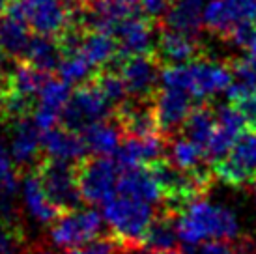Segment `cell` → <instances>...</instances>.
I'll return each mask as SVG.
<instances>
[{
  "label": "cell",
  "mask_w": 256,
  "mask_h": 254,
  "mask_svg": "<svg viewBox=\"0 0 256 254\" xmlns=\"http://www.w3.org/2000/svg\"><path fill=\"white\" fill-rule=\"evenodd\" d=\"M64 254H128V250L110 234V236H101L98 240L90 241L86 245H80L77 248L64 250Z\"/></svg>",
  "instance_id": "obj_33"
},
{
  "label": "cell",
  "mask_w": 256,
  "mask_h": 254,
  "mask_svg": "<svg viewBox=\"0 0 256 254\" xmlns=\"http://www.w3.org/2000/svg\"><path fill=\"white\" fill-rule=\"evenodd\" d=\"M34 170L40 174L47 194L60 212L66 213L72 210H78V206L82 202V194L78 189L75 164L45 157Z\"/></svg>",
  "instance_id": "obj_6"
},
{
  "label": "cell",
  "mask_w": 256,
  "mask_h": 254,
  "mask_svg": "<svg viewBox=\"0 0 256 254\" xmlns=\"http://www.w3.org/2000/svg\"><path fill=\"white\" fill-rule=\"evenodd\" d=\"M112 114H116V106L90 80L84 84H78L73 90L60 120L64 127L82 133L86 127L94 126L98 122L112 120L110 118Z\"/></svg>",
  "instance_id": "obj_4"
},
{
  "label": "cell",
  "mask_w": 256,
  "mask_h": 254,
  "mask_svg": "<svg viewBox=\"0 0 256 254\" xmlns=\"http://www.w3.org/2000/svg\"><path fill=\"white\" fill-rule=\"evenodd\" d=\"M157 215L159 212L156 206L120 192L103 204V217L112 228V236L124 245L128 254L144 250L146 232Z\"/></svg>",
  "instance_id": "obj_3"
},
{
  "label": "cell",
  "mask_w": 256,
  "mask_h": 254,
  "mask_svg": "<svg viewBox=\"0 0 256 254\" xmlns=\"http://www.w3.org/2000/svg\"><path fill=\"white\" fill-rule=\"evenodd\" d=\"M92 64L88 62L80 52H72V54H64L60 68H58V75L60 78L68 82V84H84L86 78H92Z\"/></svg>",
  "instance_id": "obj_31"
},
{
  "label": "cell",
  "mask_w": 256,
  "mask_h": 254,
  "mask_svg": "<svg viewBox=\"0 0 256 254\" xmlns=\"http://www.w3.org/2000/svg\"><path fill=\"white\" fill-rule=\"evenodd\" d=\"M116 122L120 124L126 136L135 138H148V136H159V124L156 118L154 105H148L146 101H126L116 110Z\"/></svg>",
  "instance_id": "obj_17"
},
{
  "label": "cell",
  "mask_w": 256,
  "mask_h": 254,
  "mask_svg": "<svg viewBox=\"0 0 256 254\" xmlns=\"http://www.w3.org/2000/svg\"><path fill=\"white\" fill-rule=\"evenodd\" d=\"M66 2H70V0H66Z\"/></svg>",
  "instance_id": "obj_46"
},
{
  "label": "cell",
  "mask_w": 256,
  "mask_h": 254,
  "mask_svg": "<svg viewBox=\"0 0 256 254\" xmlns=\"http://www.w3.org/2000/svg\"><path fill=\"white\" fill-rule=\"evenodd\" d=\"M254 196H256V189H254Z\"/></svg>",
  "instance_id": "obj_44"
},
{
  "label": "cell",
  "mask_w": 256,
  "mask_h": 254,
  "mask_svg": "<svg viewBox=\"0 0 256 254\" xmlns=\"http://www.w3.org/2000/svg\"><path fill=\"white\" fill-rule=\"evenodd\" d=\"M107 68L120 73L129 96H133L138 101H146L157 94V82L161 80L164 64L157 58L156 52L128 58L120 54Z\"/></svg>",
  "instance_id": "obj_7"
},
{
  "label": "cell",
  "mask_w": 256,
  "mask_h": 254,
  "mask_svg": "<svg viewBox=\"0 0 256 254\" xmlns=\"http://www.w3.org/2000/svg\"><path fill=\"white\" fill-rule=\"evenodd\" d=\"M21 196L26 212L36 219L40 224H52L62 215V212L52 204L47 190L42 184V178L36 170L24 172L21 180Z\"/></svg>",
  "instance_id": "obj_18"
},
{
  "label": "cell",
  "mask_w": 256,
  "mask_h": 254,
  "mask_svg": "<svg viewBox=\"0 0 256 254\" xmlns=\"http://www.w3.org/2000/svg\"><path fill=\"white\" fill-rule=\"evenodd\" d=\"M214 176L226 185L243 187L256 180V129L240 134L226 156L214 162Z\"/></svg>",
  "instance_id": "obj_9"
},
{
  "label": "cell",
  "mask_w": 256,
  "mask_h": 254,
  "mask_svg": "<svg viewBox=\"0 0 256 254\" xmlns=\"http://www.w3.org/2000/svg\"><path fill=\"white\" fill-rule=\"evenodd\" d=\"M80 134L84 136L86 146L92 154L100 157H110L118 154V150L122 146L120 140L124 131H122L118 122L105 120L86 127Z\"/></svg>",
  "instance_id": "obj_22"
},
{
  "label": "cell",
  "mask_w": 256,
  "mask_h": 254,
  "mask_svg": "<svg viewBox=\"0 0 256 254\" xmlns=\"http://www.w3.org/2000/svg\"><path fill=\"white\" fill-rule=\"evenodd\" d=\"M50 78V75L40 71L38 68L30 66L28 62H17L10 73V88L19 96L28 99L38 98L43 84Z\"/></svg>",
  "instance_id": "obj_29"
},
{
  "label": "cell",
  "mask_w": 256,
  "mask_h": 254,
  "mask_svg": "<svg viewBox=\"0 0 256 254\" xmlns=\"http://www.w3.org/2000/svg\"><path fill=\"white\" fill-rule=\"evenodd\" d=\"M120 2H126V4H133V6H135V2H138V0H120Z\"/></svg>",
  "instance_id": "obj_43"
},
{
  "label": "cell",
  "mask_w": 256,
  "mask_h": 254,
  "mask_svg": "<svg viewBox=\"0 0 256 254\" xmlns=\"http://www.w3.org/2000/svg\"><path fill=\"white\" fill-rule=\"evenodd\" d=\"M43 152L49 159L77 164L86 159V154L90 150L86 146L82 134L62 126L43 133Z\"/></svg>",
  "instance_id": "obj_16"
},
{
  "label": "cell",
  "mask_w": 256,
  "mask_h": 254,
  "mask_svg": "<svg viewBox=\"0 0 256 254\" xmlns=\"http://www.w3.org/2000/svg\"><path fill=\"white\" fill-rule=\"evenodd\" d=\"M180 254H242L238 245L228 241H206L198 245H184Z\"/></svg>",
  "instance_id": "obj_37"
},
{
  "label": "cell",
  "mask_w": 256,
  "mask_h": 254,
  "mask_svg": "<svg viewBox=\"0 0 256 254\" xmlns=\"http://www.w3.org/2000/svg\"><path fill=\"white\" fill-rule=\"evenodd\" d=\"M144 248L152 252H180V236L176 217L170 213L159 212L156 220L146 232L144 238Z\"/></svg>",
  "instance_id": "obj_21"
},
{
  "label": "cell",
  "mask_w": 256,
  "mask_h": 254,
  "mask_svg": "<svg viewBox=\"0 0 256 254\" xmlns=\"http://www.w3.org/2000/svg\"><path fill=\"white\" fill-rule=\"evenodd\" d=\"M172 0H138V14L148 21L157 22L168 15Z\"/></svg>",
  "instance_id": "obj_38"
},
{
  "label": "cell",
  "mask_w": 256,
  "mask_h": 254,
  "mask_svg": "<svg viewBox=\"0 0 256 254\" xmlns=\"http://www.w3.org/2000/svg\"><path fill=\"white\" fill-rule=\"evenodd\" d=\"M220 4L234 26L256 21V0H220Z\"/></svg>",
  "instance_id": "obj_34"
},
{
  "label": "cell",
  "mask_w": 256,
  "mask_h": 254,
  "mask_svg": "<svg viewBox=\"0 0 256 254\" xmlns=\"http://www.w3.org/2000/svg\"><path fill=\"white\" fill-rule=\"evenodd\" d=\"M103 217L96 210H72L66 212L50 224V241L58 248H77L101 238Z\"/></svg>",
  "instance_id": "obj_8"
},
{
  "label": "cell",
  "mask_w": 256,
  "mask_h": 254,
  "mask_svg": "<svg viewBox=\"0 0 256 254\" xmlns=\"http://www.w3.org/2000/svg\"><path fill=\"white\" fill-rule=\"evenodd\" d=\"M202 2H206V0H202Z\"/></svg>",
  "instance_id": "obj_45"
},
{
  "label": "cell",
  "mask_w": 256,
  "mask_h": 254,
  "mask_svg": "<svg viewBox=\"0 0 256 254\" xmlns=\"http://www.w3.org/2000/svg\"><path fill=\"white\" fill-rule=\"evenodd\" d=\"M94 84L101 90V94L116 106V110L120 108L126 99H128V88H126V82L122 75L116 70H110V68H101L100 71L94 73V77L90 78Z\"/></svg>",
  "instance_id": "obj_30"
},
{
  "label": "cell",
  "mask_w": 256,
  "mask_h": 254,
  "mask_svg": "<svg viewBox=\"0 0 256 254\" xmlns=\"http://www.w3.org/2000/svg\"><path fill=\"white\" fill-rule=\"evenodd\" d=\"M230 68H232V73L238 82L249 86L250 90L256 92V54L247 52V56L232 60Z\"/></svg>",
  "instance_id": "obj_35"
},
{
  "label": "cell",
  "mask_w": 256,
  "mask_h": 254,
  "mask_svg": "<svg viewBox=\"0 0 256 254\" xmlns=\"http://www.w3.org/2000/svg\"><path fill=\"white\" fill-rule=\"evenodd\" d=\"M77 166L78 189L88 204L103 206L116 194L122 166L108 157H86Z\"/></svg>",
  "instance_id": "obj_5"
},
{
  "label": "cell",
  "mask_w": 256,
  "mask_h": 254,
  "mask_svg": "<svg viewBox=\"0 0 256 254\" xmlns=\"http://www.w3.org/2000/svg\"><path fill=\"white\" fill-rule=\"evenodd\" d=\"M168 161L180 170L185 172H192V174H198V172H206V161L208 154L204 148H200L198 144L187 140L185 136L182 138H170L168 144Z\"/></svg>",
  "instance_id": "obj_28"
},
{
  "label": "cell",
  "mask_w": 256,
  "mask_h": 254,
  "mask_svg": "<svg viewBox=\"0 0 256 254\" xmlns=\"http://www.w3.org/2000/svg\"><path fill=\"white\" fill-rule=\"evenodd\" d=\"M180 241L184 245H198L206 241H234L240 236L236 213L222 204L210 200H194L176 215Z\"/></svg>",
  "instance_id": "obj_1"
},
{
  "label": "cell",
  "mask_w": 256,
  "mask_h": 254,
  "mask_svg": "<svg viewBox=\"0 0 256 254\" xmlns=\"http://www.w3.org/2000/svg\"><path fill=\"white\" fill-rule=\"evenodd\" d=\"M43 150V134L34 120L21 118L10 126V152L17 168L22 170L30 164H40V154Z\"/></svg>",
  "instance_id": "obj_14"
},
{
  "label": "cell",
  "mask_w": 256,
  "mask_h": 254,
  "mask_svg": "<svg viewBox=\"0 0 256 254\" xmlns=\"http://www.w3.org/2000/svg\"><path fill=\"white\" fill-rule=\"evenodd\" d=\"M236 106H240V110L245 114V120L250 126V129H256V92Z\"/></svg>",
  "instance_id": "obj_40"
},
{
  "label": "cell",
  "mask_w": 256,
  "mask_h": 254,
  "mask_svg": "<svg viewBox=\"0 0 256 254\" xmlns=\"http://www.w3.org/2000/svg\"><path fill=\"white\" fill-rule=\"evenodd\" d=\"M116 192L148 202L152 206L159 204V202L163 204V190L148 166L122 168Z\"/></svg>",
  "instance_id": "obj_20"
},
{
  "label": "cell",
  "mask_w": 256,
  "mask_h": 254,
  "mask_svg": "<svg viewBox=\"0 0 256 254\" xmlns=\"http://www.w3.org/2000/svg\"><path fill=\"white\" fill-rule=\"evenodd\" d=\"M144 254H180V252H152V250H146Z\"/></svg>",
  "instance_id": "obj_42"
},
{
  "label": "cell",
  "mask_w": 256,
  "mask_h": 254,
  "mask_svg": "<svg viewBox=\"0 0 256 254\" xmlns=\"http://www.w3.org/2000/svg\"><path fill=\"white\" fill-rule=\"evenodd\" d=\"M19 176V168L15 164L12 152L6 146V142L0 140V180H8V178Z\"/></svg>",
  "instance_id": "obj_39"
},
{
  "label": "cell",
  "mask_w": 256,
  "mask_h": 254,
  "mask_svg": "<svg viewBox=\"0 0 256 254\" xmlns=\"http://www.w3.org/2000/svg\"><path fill=\"white\" fill-rule=\"evenodd\" d=\"M24 254H54V252L47 245H43V243H34V245H28Z\"/></svg>",
  "instance_id": "obj_41"
},
{
  "label": "cell",
  "mask_w": 256,
  "mask_h": 254,
  "mask_svg": "<svg viewBox=\"0 0 256 254\" xmlns=\"http://www.w3.org/2000/svg\"><path fill=\"white\" fill-rule=\"evenodd\" d=\"M26 248V234L21 222L0 219V254H24Z\"/></svg>",
  "instance_id": "obj_32"
},
{
  "label": "cell",
  "mask_w": 256,
  "mask_h": 254,
  "mask_svg": "<svg viewBox=\"0 0 256 254\" xmlns=\"http://www.w3.org/2000/svg\"><path fill=\"white\" fill-rule=\"evenodd\" d=\"M72 98L70 84L62 78L50 77L38 94V105L32 112V120L42 133L54 129L58 120L62 118L68 101Z\"/></svg>",
  "instance_id": "obj_13"
},
{
  "label": "cell",
  "mask_w": 256,
  "mask_h": 254,
  "mask_svg": "<svg viewBox=\"0 0 256 254\" xmlns=\"http://www.w3.org/2000/svg\"><path fill=\"white\" fill-rule=\"evenodd\" d=\"M22 62H28L30 66L38 68L40 71L50 75L52 71H58L62 62V50L58 47V42L47 36H32L28 43V49L21 58Z\"/></svg>",
  "instance_id": "obj_27"
},
{
  "label": "cell",
  "mask_w": 256,
  "mask_h": 254,
  "mask_svg": "<svg viewBox=\"0 0 256 254\" xmlns=\"http://www.w3.org/2000/svg\"><path fill=\"white\" fill-rule=\"evenodd\" d=\"M32 40L30 26L21 15L14 12H6L0 17V47L10 56L22 58Z\"/></svg>",
  "instance_id": "obj_23"
},
{
  "label": "cell",
  "mask_w": 256,
  "mask_h": 254,
  "mask_svg": "<svg viewBox=\"0 0 256 254\" xmlns=\"http://www.w3.org/2000/svg\"><path fill=\"white\" fill-rule=\"evenodd\" d=\"M215 129H217V114L204 103H198L189 114L182 127V134L187 140L198 144L200 148L206 150L214 138Z\"/></svg>",
  "instance_id": "obj_26"
},
{
  "label": "cell",
  "mask_w": 256,
  "mask_h": 254,
  "mask_svg": "<svg viewBox=\"0 0 256 254\" xmlns=\"http://www.w3.org/2000/svg\"><path fill=\"white\" fill-rule=\"evenodd\" d=\"M164 150H166V138L163 136H148V138L126 136V140L116 154V159L122 168L152 166L154 162L163 159Z\"/></svg>",
  "instance_id": "obj_19"
},
{
  "label": "cell",
  "mask_w": 256,
  "mask_h": 254,
  "mask_svg": "<svg viewBox=\"0 0 256 254\" xmlns=\"http://www.w3.org/2000/svg\"><path fill=\"white\" fill-rule=\"evenodd\" d=\"M156 54L164 66H182L202 58V47L194 36L164 28L157 36Z\"/></svg>",
  "instance_id": "obj_15"
},
{
  "label": "cell",
  "mask_w": 256,
  "mask_h": 254,
  "mask_svg": "<svg viewBox=\"0 0 256 254\" xmlns=\"http://www.w3.org/2000/svg\"><path fill=\"white\" fill-rule=\"evenodd\" d=\"M228 40L234 43V45H238V47L245 49L247 52H250V54H256V21L238 24L230 32Z\"/></svg>",
  "instance_id": "obj_36"
},
{
  "label": "cell",
  "mask_w": 256,
  "mask_h": 254,
  "mask_svg": "<svg viewBox=\"0 0 256 254\" xmlns=\"http://www.w3.org/2000/svg\"><path fill=\"white\" fill-rule=\"evenodd\" d=\"M166 28L196 36L204 24V2L202 0H172L168 15L164 17Z\"/></svg>",
  "instance_id": "obj_24"
},
{
  "label": "cell",
  "mask_w": 256,
  "mask_h": 254,
  "mask_svg": "<svg viewBox=\"0 0 256 254\" xmlns=\"http://www.w3.org/2000/svg\"><path fill=\"white\" fill-rule=\"evenodd\" d=\"M24 21L38 36L58 38L72 24V10L62 0H17Z\"/></svg>",
  "instance_id": "obj_10"
},
{
  "label": "cell",
  "mask_w": 256,
  "mask_h": 254,
  "mask_svg": "<svg viewBox=\"0 0 256 254\" xmlns=\"http://www.w3.org/2000/svg\"><path fill=\"white\" fill-rule=\"evenodd\" d=\"M77 52H80L88 62L92 64V68H107L118 58L120 47H118L116 38L112 34L86 32Z\"/></svg>",
  "instance_id": "obj_25"
},
{
  "label": "cell",
  "mask_w": 256,
  "mask_h": 254,
  "mask_svg": "<svg viewBox=\"0 0 256 254\" xmlns=\"http://www.w3.org/2000/svg\"><path fill=\"white\" fill-rule=\"evenodd\" d=\"M232 82L234 73L230 62H215L204 58L182 66H164L161 73V84L164 88L182 90L198 101L228 90Z\"/></svg>",
  "instance_id": "obj_2"
},
{
  "label": "cell",
  "mask_w": 256,
  "mask_h": 254,
  "mask_svg": "<svg viewBox=\"0 0 256 254\" xmlns=\"http://www.w3.org/2000/svg\"><path fill=\"white\" fill-rule=\"evenodd\" d=\"M192 108H194V103L189 94L182 90H172V88L157 90V94L154 96V110L159 124V131L164 133L166 140L172 136V133L184 127Z\"/></svg>",
  "instance_id": "obj_11"
},
{
  "label": "cell",
  "mask_w": 256,
  "mask_h": 254,
  "mask_svg": "<svg viewBox=\"0 0 256 254\" xmlns=\"http://www.w3.org/2000/svg\"><path fill=\"white\" fill-rule=\"evenodd\" d=\"M154 24L156 22L148 21L140 14L131 15V17L118 22V26L114 30V38L118 40L122 56L128 58L156 52L157 38Z\"/></svg>",
  "instance_id": "obj_12"
}]
</instances>
